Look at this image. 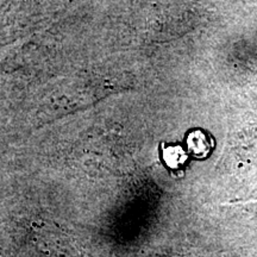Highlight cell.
I'll use <instances>...</instances> for the list:
<instances>
[{"instance_id": "cell-1", "label": "cell", "mask_w": 257, "mask_h": 257, "mask_svg": "<svg viewBox=\"0 0 257 257\" xmlns=\"http://www.w3.org/2000/svg\"><path fill=\"white\" fill-rule=\"evenodd\" d=\"M189 152L197 157H205L211 150V142L202 131H193L188 136Z\"/></svg>"}, {"instance_id": "cell-2", "label": "cell", "mask_w": 257, "mask_h": 257, "mask_svg": "<svg viewBox=\"0 0 257 257\" xmlns=\"http://www.w3.org/2000/svg\"><path fill=\"white\" fill-rule=\"evenodd\" d=\"M163 159L170 168H178L185 162L187 156L179 147H168L163 150Z\"/></svg>"}]
</instances>
